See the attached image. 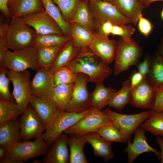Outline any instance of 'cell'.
<instances>
[{
  "label": "cell",
  "instance_id": "cell-29",
  "mask_svg": "<svg viewBox=\"0 0 163 163\" xmlns=\"http://www.w3.org/2000/svg\"><path fill=\"white\" fill-rule=\"evenodd\" d=\"M88 2L82 0L69 24L74 23L84 26L91 30H97V26L88 6Z\"/></svg>",
  "mask_w": 163,
  "mask_h": 163
},
{
  "label": "cell",
  "instance_id": "cell-28",
  "mask_svg": "<svg viewBox=\"0 0 163 163\" xmlns=\"http://www.w3.org/2000/svg\"><path fill=\"white\" fill-rule=\"evenodd\" d=\"M95 87L90 93L92 107L101 110L108 105V102L117 90L111 87L106 88L103 83L96 84Z\"/></svg>",
  "mask_w": 163,
  "mask_h": 163
},
{
  "label": "cell",
  "instance_id": "cell-46",
  "mask_svg": "<svg viewBox=\"0 0 163 163\" xmlns=\"http://www.w3.org/2000/svg\"><path fill=\"white\" fill-rule=\"evenodd\" d=\"M9 21L4 16L0 15V38H6L9 27Z\"/></svg>",
  "mask_w": 163,
  "mask_h": 163
},
{
  "label": "cell",
  "instance_id": "cell-7",
  "mask_svg": "<svg viewBox=\"0 0 163 163\" xmlns=\"http://www.w3.org/2000/svg\"><path fill=\"white\" fill-rule=\"evenodd\" d=\"M6 75L12 83V94L21 115L28 107L32 95L30 80L31 74L28 69L20 72L8 70Z\"/></svg>",
  "mask_w": 163,
  "mask_h": 163
},
{
  "label": "cell",
  "instance_id": "cell-50",
  "mask_svg": "<svg viewBox=\"0 0 163 163\" xmlns=\"http://www.w3.org/2000/svg\"><path fill=\"white\" fill-rule=\"evenodd\" d=\"M156 141L160 147L161 149L160 162L163 163V138L160 136H156Z\"/></svg>",
  "mask_w": 163,
  "mask_h": 163
},
{
  "label": "cell",
  "instance_id": "cell-20",
  "mask_svg": "<svg viewBox=\"0 0 163 163\" xmlns=\"http://www.w3.org/2000/svg\"><path fill=\"white\" fill-rule=\"evenodd\" d=\"M30 104L41 120L45 130L59 110L49 102L33 95Z\"/></svg>",
  "mask_w": 163,
  "mask_h": 163
},
{
  "label": "cell",
  "instance_id": "cell-57",
  "mask_svg": "<svg viewBox=\"0 0 163 163\" xmlns=\"http://www.w3.org/2000/svg\"><path fill=\"white\" fill-rule=\"evenodd\" d=\"M161 18L163 20V9L161 11Z\"/></svg>",
  "mask_w": 163,
  "mask_h": 163
},
{
  "label": "cell",
  "instance_id": "cell-10",
  "mask_svg": "<svg viewBox=\"0 0 163 163\" xmlns=\"http://www.w3.org/2000/svg\"><path fill=\"white\" fill-rule=\"evenodd\" d=\"M103 111L117 126L127 142L136 129L151 114L150 110L133 114L120 113L113 111L109 108H105Z\"/></svg>",
  "mask_w": 163,
  "mask_h": 163
},
{
  "label": "cell",
  "instance_id": "cell-58",
  "mask_svg": "<svg viewBox=\"0 0 163 163\" xmlns=\"http://www.w3.org/2000/svg\"><path fill=\"white\" fill-rule=\"evenodd\" d=\"M159 87L161 88H163V84L161 85Z\"/></svg>",
  "mask_w": 163,
  "mask_h": 163
},
{
  "label": "cell",
  "instance_id": "cell-4",
  "mask_svg": "<svg viewBox=\"0 0 163 163\" xmlns=\"http://www.w3.org/2000/svg\"><path fill=\"white\" fill-rule=\"evenodd\" d=\"M1 63L14 71L30 69L37 71L39 68L37 49L32 46L13 51L8 50Z\"/></svg>",
  "mask_w": 163,
  "mask_h": 163
},
{
  "label": "cell",
  "instance_id": "cell-13",
  "mask_svg": "<svg viewBox=\"0 0 163 163\" xmlns=\"http://www.w3.org/2000/svg\"><path fill=\"white\" fill-rule=\"evenodd\" d=\"M155 87L146 77L139 85L131 89L129 103L134 107L151 110L155 102Z\"/></svg>",
  "mask_w": 163,
  "mask_h": 163
},
{
  "label": "cell",
  "instance_id": "cell-17",
  "mask_svg": "<svg viewBox=\"0 0 163 163\" xmlns=\"http://www.w3.org/2000/svg\"><path fill=\"white\" fill-rule=\"evenodd\" d=\"M117 41L97 32L88 46L103 62L109 65L114 60Z\"/></svg>",
  "mask_w": 163,
  "mask_h": 163
},
{
  "label": "cell",
  "instance_id": "cell-54",
  "mask_svg": "<svg viewBox=\"0 0 163 163\" xmlns=\"http://www.w3.org/2000/svg\"><path fill=\"white\" fill-rule=\"evenodd\" d=\"M159 53L163 58V37L161 38V43L159 46Z\"/></svg>",
  "mask_w": 163,
  "mask_h": 163
},
{
  "label": "cell",
  "instance_id": "cell-15",
  "mask_svg": "<svg viewBox=\"0 0 163 163\" xmlns=\"http://www.w3.org/2000/svg\"><path fill=\"white\" fill-rule=\"evenodd\" d=\"M145 130L140 126L134 132V137L132 142L131 137L127 141V145L124 150L128 155V163H132L140 155L144 153L151 152L154 153L159 162L161 152L151 146L148 143Z\"/></svg>",
  "mask_w": 163,
  "mask_h": 163
},
{
  "label": "cell",
  "instance_id": "cell-38",
  "mask_svg": "<svg viewBox=\"0 0 163 163\" xmlns=\"http://www.w3.org/2000/svg\"><path fill=\"white\" fill-rule=\"evenodd\" d=\"M77 75L74 74L68 67L59 68L51 75V79L53 86L74 83L77 79Z\"/></svg>",
  "mask_w": 163,
  "mask_h": 163
},
{
  "label": "cell",
  "instance_id": "cell-3",
  "mask_svg": "<svg viewBox=\"0 0 163 163\" xmlns=\"http://www.w3.org/2000/svg\"><path fill=\"white\" fill-rule=\"evenodd\" d=\"M36 34L22 17L12 18L6 37L9 49L15 51L33 46Z\"/></svg>",
  "mask_w": 163,
  "mask_h": 163
},
{
  "label": "cell",
  "instance_id": "cell-34",
  "mask_svg": "<svg viewBox=\"0 0 163 163\" xmlns=\"http://www.w3.org/2000/svg\"><path fill=\"white\" fill-rule=\"evenodd\" d=\"M44 6L45 11L55 21L65 35H69V24L64 19L61 11L52 0H41Z\"/></svg>",
  "mask_w": 163,
  "mask_h": 163
},
{
  "label": "cell",
  "instance_id": "cell-5",
  "mask_svg": "<svg viewBox=\"0 0 163 163\" xmlns=\"http://www.w3.org/2000/svg\"><path fill=\"white\" fill-rule=\"evenodd\" d=\"M4 146L6 149V156L17 161H24L44 155L50 147L42 137L33 141L18 142Z\"/></svg>",
  "mask_w": 163,
  "mask_h": 163
},
{
  "label": "cell",
  "instance_id": "cell-55",
  "mask_svg": "<svg viewBox=\"0 0 163 163\" xmlns=\"http://www.w3.org/2000/svg\"><path fill=\"white\" fill-rule=\"evenodd\" d=\"M88 2L91 1H104L107 2H110L112 3L113 0H86Z\"/></svg>",
  "mask_w": 163,
  "mask_h": 163
},
{
  "label": "cell",
  "instance_id": "cell-47",
  "mask_svg": "<svg viewBox=\"0 0 163 163\" xmlns=\"http://www.w3.org/2000/svg\"><path fill=\"white\" fill-rule=\"evenodd\" d=\"M113 24L109 21L103 23L97 27V32L105 36H108L110 34Z\"/></svg>",
  "mask_w": 163,
  "mask_h": 163
},
{
  "label": "cell",
  "instance_id": "cell-24",
  "mask_svg": "<svg viewBox=\"0 0 163 163\" xmlns=\"http://www.w3.org/2000/svg\"><path fill=\"white\" fill-rule=\"evenodd\" d=\"M112 3L134 25L137 24L139 15L144 8L139 0H113Z\"/></svg>",
  "mask_w": 163,
  "mask_h": 163
},
{
  "label": "cell",
  "instance_id": "cell-39",
  "mask_svg": "<svg viewBox=\"0 0 163 163\" xmlns=\"http://www.w3.org/2000/svg\"><path fill=\"white\" fill-rule=\"evenodd\" d=\"M52 0L59 8L64 20L69 24L82 0Z\"/></svg>",
  "mask_w": 163,
  "mask_h": 163
},
{
  "label": "cell",
  "instance_id": "cell-36",
  "mask_svg": "<svg viewBox=\"0 0 163 163\" xmlns=\"http://www.w3.org/2000/svg\"><path fill=\"white\" fill-rule=\"evenodd\" d=\"M64 45L37 49L39 68L49 70Z\"/></svg>",
  "mask_w": 163,
  "mask_h": 163
},
{
  "label": "cell",
  "instance_id": "cell-56",
  "mask_svg": "<svg viewBox=\"0 0 163 163\" xmlns=\"http://www.w3.org/2000/svg\"><path fill=\"white\" fill-rule=\"evenodd\" d=\"M41 161L39 159H35L34 161H33L32 163H42Z\"/></svg>",
  "mask_w": 163,
  "mask_h": 163
},
{
  "label": "cell",
  "instance_id": "cell-52",
  "mask_svg": "<svg viewBox=\"0 0 163 163\" xmlns=\"http://www.w3.org/2000/svg\"><path fill=\"white\" fill-rule=\"evenodd\" d=\"M141 3L145 8L149 6L152 3L156 1H163V0H139Z\"/></svg>",
  "mask_w": 163,
  "mask_h": 163
},
{
  "label": "cell",
  "instance_id": "cell-12",
  "mask_svg": "<svg viewBox=\"0 0 163 163\" xmlns=\"http://www.w3.org/2000/svg\"><path fill=\"white\" fill-rule=\"evenodd\" d=\"M21 116L20 141L42 137L45 128L40 119L30 104Z\"/></svg>",
  "mask_w": 163,
  "mask_h": 163
},
{
  "label": "cell",
  "instance_id": "cell-35",
  "mask_svg": "<svg viewBox=\"0 0 163 163\" xmlns=\"http://www.w3.org/2000/svg\"><path fill=\"white\" fill-rule=\"evenodd\" d=\"M21 114L15 101L0 100V126L8 121L18 118Z\"/></svg>",
  "mask_w": 163,
  "mask_h": 163
},
{
  "label": "cell",
  "instance_id": "cell-26",
  "mask_svg": "<svg viewBox=\"0 0 163 163\" xmlns=\"http://www.w3.org/2000/svg\"><path fill=\"white\" fill-rule=\"evenodd\" d=\"M20 117L8 121L0 126V146L20 142Z\"/></svg>",
  "mask_w": 163,
  "mask_h": 163
},
{
  "label": "cell",
  "instance_id": "cell-45",
  "mask_svg": "<svg viewBox=\"0 0 163 163\" xmlns=\"http://www.w3.org/2000/svg\"><path fill=\"white\" fill-rule=\"evenodd\" d=\"M151 59L147 57L142 62H138L136 65L138 71L145 77H146L149 72Z\"/></svg>",
  "mask_w": 163,
  "mask_h": 163
},
{
  "label": "cell",
  "instance_id": "cell-32",
  "mask_svg": "<svg viewBox=\"0 0 163 163\" xmlns=\"http://www.w3.org/2000/svg\"><path fill=\"white\" fill-rule=\"evenodd\" d=\"M150 111V117L140 126L153 136L163 137V111L159 112Z\"/></svg>",
  "mask_w": 163,
  "mask_h": 163
},
{
  "label": "cell",
  "instance_id": "cell-31",
  "mask_svg": "<svg viewBox=\"0 0 163 163\" xmlns=\"http://www.w3.org/2000/svg\"><path fill=\"white\" fill-rule=\"evenodd\" d=\"M71 39L70 35L36 34L33 46L37 49L64 45Z\"/></svg>",
  "mask_w": 163,
  "mask_h": 163
},
{
  "label": "cell",
  "instance_id": "cell-23",
  "mask_svg": "<svg viewBox=\"0 0 163 163\" xmlns=\"http://www.w3.org/2000/svg\"><path fill=\"white\" fill-rule=\"evenodd\" d=\"M74 84H62L54 86L47 101L59 111H66Z\"/></svg>",
  "mask_w": 163,
  "mask_h": 163
},
{
  "label": "cell",
  "instance_id": "cell-14",
  "mask_svg": "<svg viewBox=\"0 0 163 163\" xmlns=\"http://www.w3.org/2000/svg\"><path fill=\"white\" fill-rule=\"evenodd\" d=\"M22 17L35 30L37 34L64 35L57 23L46 11L32 13Z\"/></svg>",
  "mask_w": 163,
  "mask_h": 163
},
{
  "label": "cell",
  "instance_id": "cell-51",
  "mask_svg": "<svg viewBox=\"0 0 163 163\" xmlns=\"http://www.w3.org/2000/svg\"><path fill=\"white\" fill-rule=\"evenodd\" d=\"M24 161H17L7 156L0 159V163H23Z\"/></svg>",
  "mask_w": 163,
  "mask_h": 163
},
{
  "label": "cell",
  "instance_id": "cell-30",
  "mask_svg": "<svg viewBox=\"0 0 163 163\" xmlns=\"http://www.w3.org/2000/svg\"><path fill=\"white\" fill-rule=\"evenodd\" d=\"M130 90L129 80L127 79L122 83L121 89L115 92L111 97L108 104L109 107L121 112L129 102Z\"/></svg>",
  "mask_w": 163,
  "mask_h": 163
},
{
  "label": "cell",
  "instance_id": "cell-8",
  "mask_svg": "<svg viewBox=\"0 0 163 163\" xmlns=\"http://www.w3.org/2000/svg\"><path fill=\"white\" fill-rule=\"evenodd\" d=\"M90 109L80 113L59 111L42 136L44 141L50 146L61 133L77 123Z\"/></svg>",
  "mask_w": 163,
  "mask_h": 163
},
{
  "label": "cell",
  "instance_id": "cell-11",
  "mask_svg": "<svg viewBox=\"0 0 163 163\" xmlns=\"http://www.w3.org/2000/svg\"><path fill=\"white\" fill-rule=\"evenodd\" d=\"M89 82V78L88 75L82 73L77 74L66 111L80 113L92 107L90 93L87 87Z\"/></svg>",
  "mask_w": 163,
  "mask_h": 163
},
{
  "label": "cell",
  "instance_id": "cell-6",
  "mask_svg": "<svg viewBox=\"0 0 163 163\" xmlns=\"http://www.w3.org/2000/svg\"><path fill=\"white\" fill-rule=\"evenodd\" d=\"M113 123L103 110L92 107L77 123L63 132L69 135L75 134L84 136L91 133H97L101 127Z\"/></svg>",
  "mask_w": 163,
  "mask_h": 163
},
{
  "label": "cell",
  "instance_id": "cell-25",
  "mask_svg": "<svg viewBox=\"0 0 163 163\" xmlns=\"http://www.w3.org/2000/svg\"><path fill=\"white\" fill-rule=\"evenodd\" d=\"M69 24V35L75 45L80 48L89 46L97 32L79 24Z\"/></svg>",
  "mask_w": 163,
  "mask_h": 163
},
{
  "label": "cell",
  "instance_id": "cell-44",
  "mask_svg": "<svg viewBox=\"0 0 163 163\" xmlns=\"http://www.w3.org/2000/svg\"><path fill=\"white\" fill-rule=\"evenodd\" d=\"M146 77L144 76L138 71L133 70L131 72L129 78L130 84L131 89L139 85Z\"/></svg>",
  "mask_w": 163,
  "mask_h": 163
},
{
  "label": "cell",
  "instance_id": "cell-33",
  "mask_svg": "<svg viewBox=\"0 0 163 163\" xmlns=\"http://www.w3.org/2000/svg\"><path fill=\"white\" fill-rule=\"evenodd\" d=\"M146 77L155 87L163 84V58L159 52L152 59L150 71Z\"/></svg>",
  "mask_w": 163,
  "mask_h": 163
},
{
  "label": "cell",
  "instance_id": "cell-21",
  "mask_svg": "<svg viewBox=\"0 0 163 163\" xmlns=\"http://www.w3.org/2000/svg\"><path fill=\"white\" fill-rule=\"evenodd\" d=\"M82 48L75 45L72 39L62 47L49 70L51 75L58 69L68 66L76 58Z\"/></svg>",
  "mask_w": 163,
  "mask_h": 163
},
{
  "label": "cell",
  "instance_id": "cell-1",
  "mask_svg": "<svg viewBox=\"0 0 163 163\" xmlns=\"http://www.w3.org/2000/svg\"><path fill=\"white\" fill-rule=\"evenodd\" d=\"M75 74L88 75L89 82L103 83L112 72L109 65L103 62L88 46L82 48L75 59L68 66Z\"/></svg>",
  "mask_w": 163,
  "mask_h": 163
},
{
  "label": "cell",
  "instance_id": "cell-37",
  "mask_svg": "<svg viewBox=\"0 0 163 163\" xmlns=\"http://www.w3.org/2000/svg\"><path fill=\"white\" fill-rule=\"evenodd\" d=\"M109 143H126V139L117 126L113 123L100 127L97 132Z\"/></svg>",
  "mask_w": 163,
  "mask_h": 163
},
{
  "label": "cell",
  "instance_id": "cell-27",
  "mask_svg": "<svg viewBox=\"0 0 163 163\" xmlns=\"http://www.w3.org/2000/svg\"><path fill=\"white\" fill-rule=\"evenodd\" d=\"M68 145L70 151V163H88L83 148L87 143L84 136L73 134L69 135Z\"/></svg>",
  "mask_w": 163,
  "mask_h": 163
},
{
  "label": "cell",
  "instance_id": "cell-42",
  "mask_svg": "<svg viewBox=\"0 0 163 163\" xmlns=\"http://www.w3.org/2000/svg\"><path fill=\"white\" fill-rule=\"evenodd\" d=\"M155 94L154 106L151 110L157 112H160L163 111V88L155 87Z\"/></svg>",
  "mask_w": 163,
  "mask_h": 163
},
{
  "label": "cell",
  "instance_id": "cell-43",
  "mask_svg": "<svg viewBox=\"0 0 163 163\" xmlns=\"http://www.w3.org/2000/svg\"><path fill=\"white\" fill-rule=\"evenodd\" d=\"M138 27L140 32L146 37L148 36L152 30V25L150 21L144 18L142 14L139 16Z\"/></svg>",
  "mask_w": 163,
  "mask_h": 163
},
{
  "label": "cell",
  "instance_id": "cell-19",
  "mask_svg": "<svg viewBox=\"0 0 163 163\" xmlns=\"http://www.w3.org/2000/svg\"><path fill=\"white\" fill-rule=\"evenodd\" d=\"M8 6L11 18L45 11L41 0H9Z\"/></svg>",
  "mask_w": 163,
  "mask_h": 163
},
{
  "label": "cell",
  "instance_id": "cell-2",
  "mask_svg": "<svg viewBox=\"0 0 163 163\" xmlns=\"http://www.w3.org/2000/svg\"><path fill=\"white\" fill-rule=\"evenodd\" d=\"M142 49L132 38H121L117 42L113 74L117 76L131 66H136L142 56Z\"/></svg>",
  "mask_w": 163,
  "mask_h": 163
},
{
  "label": "cell",
  "instance_id": "cell-18",
  "mask_svg": "<svg viewBox=\"0 0 163 163\" xmlns=\"http://www.w3.org/2000/svg\"><path fill=\"white\" fill-rule=\"evenodd\" d=\"M54 87L49 70L39 68L31 81L32 95L47 101Z\"/></svg>",
  "mask_w": 163,
  "mask_h": 163
},
{
  "label": "cell",
  "instance_id": "cell-48",
  "mask_svg": "<svg viewBox=\"0 0 163 163\" xmlns=\"http://www.w3.org/2000/svg\"><path fill=\"white\" fill-rule=\"evenodd\" d=\"M8 1L9 0H0V10L5 18L10 21L12 18L8 6Z\"/></svg>",
  "mask_w": 163,
  "mask_h": 163
},
{
  "label": "cell",
  "instance_id": "cell-22",
  "mask_svg": "<svg viewBox=\"0 0 163 163\" xmlns=\"http://www.w3.org/2000/svg\"><path fill=\"white\" fill-rule=\"evenodd\" d=\"M87 143L92 146L94 155L101 157L105 162L113 158L115 154L111 143L107 142L97 133H93L84 135Z\"/></svg>",
  "mask_w": 163,
  "mask_h": 163
},
{
  "label": "cell",
  "instance_id": "cell-41",
  "mask_svg": "<svg viewBox=\"0 0 163 163\" xmlns=\"http://www.w3.org/2000/svg\"><path fill=\"white\" fill-rule=\"evenodd\" d=\"M135 31V29L129 24L121 25L113 24L110 34L120 36L122 38H128L131 37Z\"/></svg>",
  "mask_w": 163,
  "mask_h": 163
},
{
  "label": "cell",
  "instance_id": "cell-59",
  "mask_svg": "<svg viewBox=\"0 0 163 163\" xmlns=\"http://www.w3.org/2000/svg\"></svg>",
  "mask_w": 163,
  "mask_h": 163
},
{
  "label": "cell",
  "instance_id": "cell-16",
  "mask_svg": "<svg viewBox=\"0 0 163 163\" xmlns=\"http://www.w3.org/2000/svg\"><path fill=\"white\" fill-rule=\"evenodd\" d=\"M69 135L61 133L52 143L44 155L42 162L44 163H68L70 151L68 148Z\"/></svg>",
  "mask_w": 163,
  "mask_h": 163
},
{
  "label": "cell",
  "instance_id": "cell-9",
  "mask_svg": "<svg viewBox=\"0 0 163 163\" xmlns=\"http://www.w3.org/2000/svg\"><path fill=\"white\" fill-rule=\"evenodd\" d=\"M88 6L97 27L107 21L120 25L132 23L130 19L122 14L110 2L91 1L88 2Z\"/></svg>",
  "mask_w": 163,
  "mask_h": 163
},
{
  "label": "cell",
  "instance_id": "cell-53",
  "mask_svg": "<svg viewBox=\"0 0 163 163\" xmlns=\"http://www.w3.org/2000/svg\"><path fill=\"white\" fill-rule=\"evenodd\" d=\"M0 159L6 156L7 150L4 146H0Z\"/></svg>",
  "mask_w": 163,
  "mask_h": 163
},
{
  "label": "cell",
  "instance_id": "cell-49",
  "mask_svg": "<svg viewBox=\"0 0 163 163\" xmlns=\"http://www.w3.org/2000/svg\"><path fill=\"white\" fill-rule=\"evenodd\" d=\"M8 49L6 38H0V63L5 57Z\"/></svg>",
  "mask_w": 163,
  "mask_h": 163
},
{
  "label": "cell",
  "instance_id": "cell-40",
  "mask_svg": "<svg viewBox=\"0 0 163 163\" xmlns=\"http://www.w3.org/2000/svg\"><path fill=\"white\" fill-rule=\"evenodd\" d=\"M8 69L3 64H0V100L7 101H15L9 89L10 79L6 73Z\"/></svg>",
  "mask_w": 163,
  "mask_h": 163
}]
</instances>
